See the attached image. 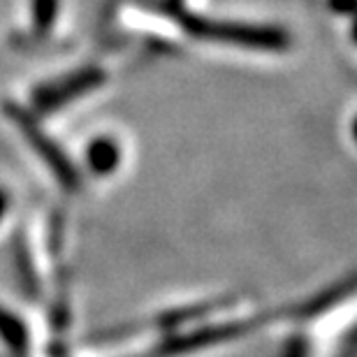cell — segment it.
<instances>
[{"instance_id": "1", "label": "cell", "mask_w": 357, "mask_h": 357, "mask_svg": "<svg viewBox=\"0 0 357 357\" xmlns=\"http://www.w3.org/2000/svg\"><path fill=\"white\" fill-rule=\"evenodd\" d=\"M176 19L185 31L192 33L199 40L223 42V45L248 47V49H267L278 52L288 47V33L276 26H255V24H239V21H213L197 17L192 12H176Z\"/></svg>"}, {"instance_id": "4", "label": "cell", "mask_w": 357, "mask_h": 357, "mask_svg": "<svg viewBox=\"0 0 357 357\" xmlns=\"http://www.w3.org/2000/svg\"><path fill=\"white\" fill-rule=\"evenodd\" d=\"M89 165L93 172H112L119 165V146L112 139H96L89 146Z\"/></svg>"}, {"instance_id": "3", "label": "cell", "mask_w": 357, "mask_h": 357, "mask_svg": "<svg viewBox=\"0 0 357 357\" xmlns=\"http://www.w3.org/2000/svg\"><path fill=\"white\" fill-rule=\"evenodd\" d=\"M105 82V73L98 68H86L79 70V73H73L70 77H63V79H56L47 86H42L35 93V107L45 112L59 109V107L73 102V100L86 96L89 91L98 89L100 84Z\"/></svg>"}, {"instance_id": "2", "label": "cell", "mask_w": 357, "mask_h": 357, "mask_svg": "<svg viewBox=\"0 0 357 357\" xmlns=\"http://www.w3.org/2000/svg\"><path fill=\"white\" fill-rule=\"evenodd\" d=\"M5 109H7V116H10L14 121V126L19 128V132L24 135L28 144L33 146V151L49 165V169H52V172L66 183V188H75L77 172H75L73 162H70L68 155L61 151V146L56 144L45 130H42L33 114L21 109V107H17V105H7Z\"/></svg>"}, {"instance_id": "5", "label": "cell", "mask_w": 357, "mask_h": 357, "mask_svg": "<svg viewBox=\"0 0 357 357\" xmlns=\"http://www.w3.org/2000/svg\"><path fill=\"white\" fill-rule=\"evenodd\" d=\"M56 14H59V0H33V21L40 35H45L54 26Z\"/></svg>"}, {"instance_id": "6", "label": "cell", "mask_w": 357, "mask_h": 357, "mask_svg": "<svg viewBox=\"0 0 357 357\" xmlns=\"http://www.w3.org/2000/svg\"><path fill=\"white\" fill-rule=\"evenodd\" d=\"M332 7L337 12H344V14H351L353 7H355V0H332Z\"/></svg>"}, {"instance_id": "7", "label": "cell", "mask_w": 357, "mask_h": 357, "mask_svg": "<svg viewBox=\"0 0 357 357\" xmlns=\"http://www.w3.org/2000/svg\"><path fill=\"white\" fill-rule=\"evenodd\" d=\"M5 209H7V197L3 195V192H0V216H3Z\"/></svg>"}]
</instances>
